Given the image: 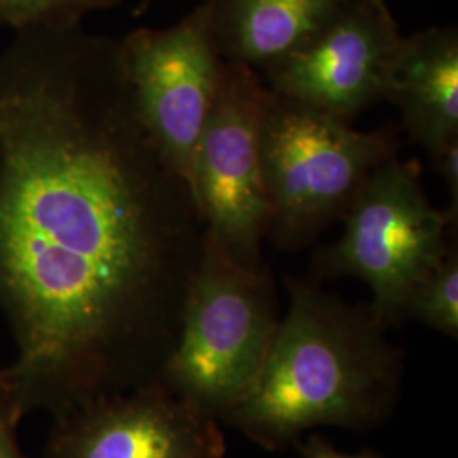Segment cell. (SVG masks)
<instances>
[{
	"instance_id": "5b68a950",
	"label": "cell",
	"mask_w": 458,
	"mask_h": 458,
	"mask_svg": "<svg viewBox=\"0 0 458 458\" xmlns=\"http://www.w3.org/2000/svg\"><path fill=\"white\" fill-rule=\"evenodd\" d=\"M344 219L340 240L316 253L314 276L365 282L377 318L397 325L416 284L450 250V223L429 202L420 162L395 155L378 165Z\"/></svg>"
},
{
	"instance_id": "9a60e30c",
	"label": "cell",
	"mask_w": 458,
	"mask_h": 458,
	"mask_svg": "<svg viewBox=\"0 0 458 458\" xmlns=\"http://www.w3.org/2000/svg\"><path fill=\"white\" fill-rule=\"evenodd\" d=\"M431 162L442 175L448 191V206L443 213L450 223V228H455L458 223V140L452 141Z\"/></svg>"
},
{
	"instance_id": "9c48e42d",
	"label": "cell",
	"mask_w": 458,
	"mask_h": 458,
	"mask_svg": "<svg viewBox=\"0 0 458 458\" xmlns=\"http://www.w3.org/2000/svg\"><path fill=\"white\" fill-rule=\"evenodd\" d=\"M221 421L160 382L51 418L43 458H225Z\"/></svg>"
},
{
	"instance_id": "2e32d148",
	"label": "cell",
	"mask_w": 458,
	"mask_h": 458,
	"mask_svg": "<svg viewBox=\"0 0 458 458\" xmlns=\"http://www.w3.org/2000/svg\"><path fill=\"white\" fill-rule=\"evenodd\" d=\"M302 458H386L374 450H361L357 454H346L340 452L333 443L327 440L323 435L311 433L304 442L295 445Z\"/></svg>"
},
{
	"instance_id": "7a4b0ae2",
	"label": "cell",
	"mask_w": 458,
	"mask_h": 458,
	"mask_svg": "<svg viewBox=\"0 0 458 458\" xmlns=\"http://www.w3.org/2000/svg\"><path fill=\"white\" fill-rule=\"evenodd\" d=\"M289 311L253 389L221 420L265 450L295 446L321 426L369 431L397 404L403 355L370 304L285 278Z\"/></svg>"
},
{
	"instance_id": "52a82bcc",
	"label": "cell",
	"mask_w": 458,
	"mask_h": 458,
	"mask_svg": "<svg viewBox=\"0 0 458 458\" xmlns=\"http://www.w3.org/2000/svg\"><path fill=\"white\" fill-rule=\"evenodd\" d=\"M121 47L148 136L192 191L199 138L225 64L214 45L208 7L199 5L166 30H134Z\"/></svg>"
},
{
	"instance_id": "e0dca14e",
	"label": "cell",
	"mask_w": 458,
	"mask_h": 458,
	"mask_svg": "<svg viewBox=\"0 0 458 458\" xmlns=\"http://www.w3.org/2000/svg\"><path fill=\"white\" fill-rule=\"evenodd\" d=\"M151 4H153V0H143V2H141V5L134 11V14H143L145 11L149 9V5H151Z\"/></svg>"
},
{
	"instance_id": "30bf717a",
	"label": "cell",
	"mask_w": 458,
	"mask_h": 458,
	"mask_svg": "<svg viewBox=\"0 0 458 458\" xmlns=\"http://www.w3.org/2000/svg\"><path fill=\"white\" fill-rule=\"evenodd\" d=\"M387 98L403 128L433 160L458 140V33L429 28L403 38Z\"/></svg>"
},
{
	"instance_id": "8992f818",
	"label": "cell",
	"mask_w": 458,
	"mask_h": 458,
	"mask_svg": "<svg viewBox=\"0 0 458 458\" xmlns=\"http://www.w3.org/2000/svg\"><path fill=\"white\" fill-rule=\"evenodd\" d=\"M268 87L250 66L225 62L209 117L197 145L192 194L206 228L246 267H262L270 204L259 131Z\"/></svg>"
},
{
	"instance_id": "6da1fadb",
	"label": "cell",
	"mask_w": 458,
	"mask_h": 458,
	"mask_svg": "<svg viewBox=\"0 0 458 458\" xmlns=\"http://www.w3.org/2000/svg\"><path fill=\"white\" fill-rule=\"evenodd\" d=\"M206 231L140 119L121 41L16 33L0 51V314L26 416L160 382Z\"/></svg>"
},
{
	"instance_id": "5bb4252c",
	"label": "cell",
	"mask_w": 458,
	"mask_h": 458,
	"mask_svg": "<svg viewBox=\"0 0 458 458\" xmlns=\"http://www.w3.org/2000/svg\"><path fill=\"white\" fill-rule=\"evenodd\" d=\"M24 418L26 412L4 367L0 369V458H30L19 440V426Z\"/></svg>"
},
{
	"instance_id": "4fadbf2b",
	"label": "cell",
	"mask_w": 458,
	"mask_h": 458,
	"mask_svg": "<svg viewBox=\"0 0 458 458\" xmlns=\"http://www.w3.org/2000/svg\"><path fill=\"white\" fill-rule=\"evenodd\" d=\"M119 4L121 0H0V26L16 33L75 28L87 14L109 11Z\"/></svg>"
},
{
	"instance_id": "7c38bea8",
	"label": "cell",
	"mask_w": 458,
	"mask_h": 458,
	"mask_svg": "<svg viewBox=\"0 0 458 458\" xmlns=\"http://www.w3.org/2000/svg\"><path fill=\"white\" fill-rule=\"evenodd\" d=\"M403 319H414L440 331L448 338L458 336V250L450 246L445 259L412 289Z\"/></svg>"
},
{
	"instance_id": "3957f363",
	"label": "cell",
	"mask_w": 458,
	"mask_h": 458,
	"mask_svg": "<svg viewBox=\"0 0 458 458\" xmlns=\"http://www.w3.org/2000/svg\"><path fill=\"white\" fill-rule=\"evenodd\" d=\"M278 321L268 268L234 260L208 229L160 384L221 421L253 389Z\"/></svg>"
},
{
	"instance_id": "8fae6325",
	"label": "cell",
	"mask_w": 458,
	"mask_h": 458,
	"mask_svg": "<svg viewBox=\"0 0 458 458\" xmlns=\"http://www.w3.org/2000/svg\"><path fill=\"white\" fill-rule=\"evenodd\" d=\"M348 0H206L225 62L262 73L306 47Z\"/></svg>"
},
{
	"instance_id": "277c9868",
	"label": "cell",
	"mask_w": 458,
	"mask_h": 458,
	"mask_svg": "<svg viewBox=\"0 0 458 458\" xmlns=\"http://www.w3.org/2000/svg\"><path fill=\"white\" fill-rule=\"evenodd\" d=\"M259 148L270 204L267 236L295 250L344 219L377 166L399 155V136L391 124L376 131L353 130L346 121L270 90Z\"/></svg>"
},
{
	"instance_id": "ba28073f",
	"label": "cell",
	"mask_w": 458,
	"mask_h": 458,
	"mask_svg": "<svg viewBox=\"0 0 458 458\" xmlns=\"http://www.w3.org/2000/svg\"><path fill=\"white\" fill-rule=\"evenodd\" d=\"M403 38L386 0H348L306 47L263 77L278 96L350 123L387 98Z\"/></svg>"
}]
</instances>
